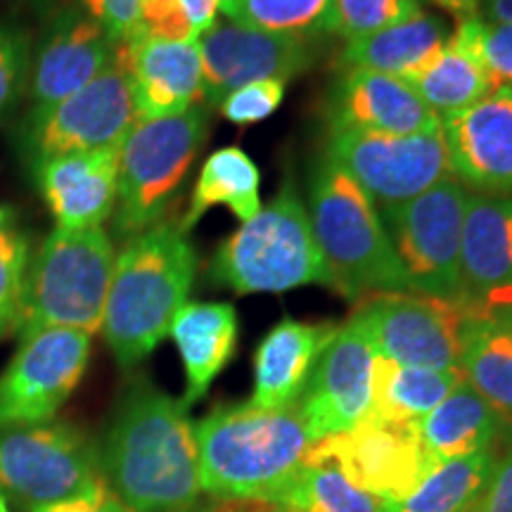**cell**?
Returning <instances> with one entry per match:
<instances>
[{
  "label": "cell",
  "instance_id": "obj_1",
  "mask_svg": "<svg viewBox=\"0 0 512 512\" xmlns=\"http://www.w3.org/2000/svg\"><path fill=\"white\" fill-rule=\"evenodd\" d=\"M107 489L133 512H190L202 496L188 406L136 377L98 444Z\"/></svg>",
  "mask_w": 512,
  "mask_h": 512
},
{
  "label": "cell",
  "instance_id": "obj_2",
  "mask_svg": "<svg viewBox=\"0 0 512 512\" xmlns=\"http://www.w3.org/2000/svg\"><path fill=\"white\" fill-rule=\"evenodd\" d=\"M202 494L219 501L268 503L285 491L306 465L311 437L290 408L226 403L195 422Z\"/></svg>",
  "mask_w": 512,
  "mask_h": 512
},
{
  "label": "cell",
  "instance_id": "obj_3",
  "mask_svg": "<svg viewBox=\"0 0 512 512\" xmlns=\"http://www.w3.org/2000/svg\"><path fill=\"white\" fill-rule=\"evenodd\" d=\"M195 273L197 252L181 226L162 221L124 240L102 318V335L121 368L140 366L169 337Z\"/></svg>",
  "mask_w": 512,
  "mask_h": 512
},
{
  "label": "cell",
  "instance_id": "obj_4",
  "mask_svg": "<svg viewBox=\"0 0 512 512\" xmlns=\"http://www.w3.org/2000/svg\"><path fill=\"white\" fill-rule=\"evenodd\" d=\"M309 219L330 275V287L349 302L377 292H411L366 190L325 155L309 176Z\"/></svg>",
  "mask_w": 512,
  "mask_h": 512
},
{
  "label": "cell",
  "instance_id": "obj_5",
  "mask_svg": "<svg viewBox=\"0 0 512 512\" xmlns=\"http://www.w3.org/2000/svg\"><path fill=\"white\" fill-rule=\"evenodd\" d=\"M114 261V242L102 226L55 228L29 256L10 330L19 339L50 328L100 332Z\"/></svg>",
  "mask_w": 512,
  "mask_h": 512
},
{
  "label": "cell",
  "instance_id": "obj_6",
  "mask_svg": "<svg viewBox=\"0 0 512 512\" xmlns=\"http://www.w3.org/2000/svg\"><path fill=\"white\" fill-rule=\"evenodd\" d=\"M209 278L238 294L287 292L304 285L330 287L309 209L297 185L285 181L271 207L261 209L223 242L211 261Z\"/></svg>",
  "mask_w": 512,
  "mask_h": 512
},
{
  "label": "cell",
  "instance_id": "obj_7",
  "mask_svg": "<svg viewBox=\"0 0 512 512\" xmlns=\"http://www.w3.org/2000/svg\"><path fill=\"white\" fill-rule=\"evenodd\" d=\"M209 133V107L138 119L119 145L114 235L133 238L162 223Z\"/></svg>",
  "mask_w": 512,
  "mask_h": 512
},
{
  "label": "cell",
  "instance_id": "obj_8",
  "mask_svg": "<svg viewBox=\"0 0 512 512\" xmlns=\"http://www.w3.org/2000/svg\"><path fill=\"white\" fill-rule=\"evenodd\" d=\"M105 486L98 444L62 420L0 430V494L38 510Z\"/></svg>",
  "mask_w": 512,
  "mask_h": 512
},
{
  "label": "cell",
  "instance_id": "obj_9",
  "mask_svg": "<svg viewBox=\"0 0 512 512\" xmlns=\"http://www.w3.org/2000/svg\"><path fill=\"white\" fill-rule=\"evenodd\" d=\"M467 190L444 178L413 200L380 209V219L408 290L460 304V245H463Z\"/></svg>",
  "mask_w": 512,
  "mask_h": 512
},
{
  "label": "cell",
  "instance_id": "obj_10",
  "mask_svg": "<svg viewBox=\"0 0 512 512\" xmlns=\"http://www.w3.org/2000/svg\"><path fill=\"white\" fill-rule=\"evenodd\" d=\"M351 316L361 320L377 356L401 366L460 370L472 318L463 304L415 292H377L363 297Z\"/></svg>",
  "mask_w": 512,
  "mask_h": 512
},
{
  "label": "cell",
  "instance_id": "obj_11",
  "mask_svg": "<svg viewBox=\"0 0 512 512\" xmlns=\"http://www.w3.org/2000/svg\"><path fill=\"white\" fill-rule=\"evenodd\" d=\"M328 157L366 190L377 209L396 207L451 178L439 131L394 136L373 131H332Z\"/></svg>",
  "mask_w": 512,
  "mask_h": 512
},
{
  "label": "cell",
  "instance_id": "obj_12",
  "mask_svg": "<svg viewBox=\"0 0 512 512\" xmlns=\"http://www.w3.org/2000/svg\"><path fill=\"white\" fill-rule=\"evenodd\" d=\"M136 121L131 88L114 50V60L91 83L43 119L19 128V145L29 166L72 152L117 150Z\"/></svg>",
  "mask_w": 512,
  "mask_h": 512
},
{
  "label": "cell",
  "instance_id": "obj_13",
  "mask_svg": "<svg viewBox=\"0 0 512 512\" xmlns=\"http://www.w3.org/2000/svg\"><path fill=\"white\" fill-rule=\"evenodd\" d=\"M91 337L50 328L19 339L17 354L0 373V430L55 420L83 380Z\"/></svg>",
  "mask_w": 512,
  "mask_h": 512
},
{
  "label": "cell",
  "instance_id": "obj_14",
  "mask_svg": "<svg viewBox=\"0 0 512 512\" xmlns=\"http://www.w3.org/2000/svg\"><path fill=\"white\" fill-rule=\"evenodd\" d=\"M306 463L335 467L358 489L396 503L420 484L434 460L415 425L366 418L347 432L313 441Z\"/></svg>",
  "mask_w": 512,
  "mask_h": 512
},
{
  "label": "cell",
  "instance_id": "obj_15",
  "mask_svg": "<svg viewBox=\"0 0 512 512\" xmlns=\"http://www.w3.org/2000/svg\"><path fill=\"white\" fill-rule=\"evenodd\" d=\"M375 361L377 351L366 328L351 316L330 339L297 401L311 441L347 432L368 418Z\"/></svg>",
  "mask_w": 512,
  "mask_h": 512
},
{
  "label": "cell",
  "instance_id": "obj_16",
  "mask_svg": "<svg viewBox=\"0 0 512 512\" xmlns=\"http://www.w3.org/2000/svg\"><path fill=\"white\" fill-rule=\"evenodd\" d=\"M202 57L204 105L216 107L228 93L247 83H287L304 74L316 60L306 36L273 34L242 24L216 22L197 38Z\"/></svg>",
  "mask_w": 512,
  "mask_h": 512
},
{
  "label": "cell",
  "instance_id": "obj_17",
  "mask_svg": "<svg viewBox=\"0 0 512 512\" xmlns=\"http://www.w3.org/2000/svg\"><path fill=\"white\" fill-rule=\"evenodd\" d=\"M114 50L117 43L81 8L57 12L31 62L29 110L22 126L43 119L62 100L91 83L114 60Z\"/></svg>",
  "mask_w": 512,
  "mask_h": 512
},
{
  "label": "cell",
  "instance_id": "obj_18",
  "mask_svg": "<svg viewBox=\"0 0 512 512\" xmlns=\"http://www.w3.org/2000/svg\"><path fill=\"white\" fill-rule=\"evenodd\" d=\"M138 119H159L204 105L197 41H174L140 29L117 43Z\"/></svg>",
  "mask_w": 512,
  "mask_h": 512
},
{
  "label": "cell",
  "instance_id": "obj_19",
  "mask_svg": "<svg viewBox=\"0 0 512 512\" xmlns=\"http://www.w3.org/2000/svg\"><path fill=\"white\" fill-rule=\"evenodd\" d=\"M441 136L453 176L484 195H512V91L441 119Z\"/></svg>",
  "mask_w": 512,
  "mask_h": 512
},
{
  "label": "cell",
  "instance_id": "obj_20",
  "mask_svg": "<svg viewBox=\"0 0 512 512\" xmlns=\"http://www.w3.org/2000/svg\"><path fill=\"white\" fill-rule=\"evenodd\" d=\"M325 119L332 131H373L411 136L441 128L437 112L399 76L368 69H347L325 100Z\"/></svg>",
  "mask_w": 512,
  "mask_h": 512
},
{
  "label": "cell",
  "instance_id": "obj_21",
  "mask_svg": "<svg viewBox=\"0 0 512 512\" xmlns=\"http://www.w3.org/2000/svg\"><path fill=\"white\" fill-rule=\"evenodd\" d=\"M512 294V195H470L460 245V304L482 316Z\"/></svg>",
  "mask_w": 512,
  "mask_h": 512
},
{
  "label": "cell",
  "instance_id": "obj_22",
  "mask_svg": "<svg viewBox=\"0 0 512 512\" xmlns=\"http://www.w3.org/2000/svg\"><path fill=\"white\" fill-rule=\"evenodd\" d=\"M31 169L55 228H95L112 216L117 204L119 147L48 157L31 164Z\"/></svg>",
  "mask_w": 512,
  "mask_h": 512
},
{
  "label": "cell",
  "instance_id": "obj_23",
  "mask_svg": "<svg viewBox=\"0 0 512 512\" xmlns=\"http://www.w3.org/2000/svg\"><path fill=\"white\" fill-rule=\"evenodd\" d=\"M339 325L280 320L261 339L254 354L252 403L268 411L290 408L302 399L318 358L323 356Z\"/></svg>",
  "mask_w": 512,
  "mask_h": 512
},
{
  "label": "cell",
  "instance_id": "obj_24",
  "mask_svg": "<svg viewBox=\"0 0 512 512\" xmlns=\"http://www.w3.org/2000/svg\"><path fill=\"white\" fill-rule=\"evenodd\" d=\"M183 361V403L192 406L209 392L238 349V311L226 302H188L169 330Z\"/></svg>",
  "mask_w": 512,
  "mask_h": 512
},
{
  "label": "cell",
  "instance_id": "obj_25",
  "mask_svg": "<svg viewBox=\"0 0 512 512\" xmlns=\"http://www.w3.org/2000/svg\"><path fill=\"white\" fill-rule=\"evenodd\" d=\"M418 437L434 463L465 458L494 448L505 430V420L465 380L418 425Z\"/></svg>",
  "mask_w": 512,
  "mask_h": 512
},
{
  "label": "cell",
  "instance_id": "obj_26",
  "mask_svg": "<svg viewBox=\"0 0 512 512\" xmlns=\"http://www.w3.org/2000/svg\"><path fill=\"white\" fill-rule=\"evenodd\" d=\"M446 41L448 27L444 19L418 12L394 27L351 38L339 55V64L344 69H368V72L399 76L406 81L432 55H437Z\"/></svg>",
  "mask_w": 512,
  "mask_h": 512
},
{
  "label": "cell",
  "instance_id": "obj_27",
  "mask_svg": "<svg viewBox=\"0 0 512 512\" xmlns=\"http://www.w3.org/2000/svg\"><path fill=\"white\" fill-rule=\"evenodd\" d=\"M460 380V370L401 366L377 356L368 418L392 425H418L453 392Z\"/></svg>",
  "mask_w": 512,
  "mask_h": 512
},
{
  "label": "cell",
  "instance_id": "obj_28",
  "mask_svg": "<svg viewBox=\"0 0 512 512\" xmlns=\"http://www.w3.org/2000/svg\"><path fill=\"white\" fill-rule=\"evenodd\" d=\"M261 174L240 147H221L204 162L195 190H192L190 207L185 211L181 230H188L202 219L211 207H228L242 223L252 221L261 211L259 197Z\"/></svg>",
  "mask_w": 512,
  "mask_h": 512
},
{
  "label": "cell",
  "instance_id": "obj_29",
  "mask_svg": "<svg viewBox=\"0 0 512 512\" xmlns=\"http://www.w3.org/2000/svg\"><path fill=\"white\" fill-rule=\"evenodd\" d=\"M460 373L512 425V335L496 320L472 313L465 328Z\"/></svg>",
  "mask_w": 512,
  "mask_h": 512
},
{
  "label": "cell",
  "instance_id": "obj_30",
  "mask_svg": "<svg viewBox=\"0 0 512 512\" xmlns=\"http://www.w3.org/2000/svg\"><path fill=\"white\" fill-rule=\"evenodd\" d=\"M406 83L439 119L463 112L491 93L479 62L453 36Z\"/></svg>",
  "mask_w": 512,
  "mask_h": 512
},
{
  "label": "cell",
  "instance_id": "obj_31",
  "mask_svg": "<svg viewBox=\"0 0 512 512\" xmlns=\"http://www.w3.org/2000/svg\"><path fill=\"white\" fill-rule=\"evenodd\" d=\"M494 448L434 463L411 494L392 503L389 512H475L494 467Z\"/></svg>",
  "mask_w": 512,
  "mask_h": 512
},
{
  "label": "cell",
  "instance_id": "obj_32",
  "mask_svg": "<svg viewBox=\"0 0 512 512\" xmlns=\"http://www.w3.org/2000/svg\"><path fill=\"white\" fill-rule=\"evenodd\" d=\"M275 512H389L392 503L358 489L330 465L306 463L271 503Z\"/></svg>",
  "mask_w": 512,
  "mask_h": 512
},
{
  "label": "cell",
  "instance_id": "obj_33",
  "mask_svg": "<svg viewBox=\"0 0 512 512\" xmlns=\"http://www.w3.org/2000/svg\"><path fill=\"white\" fill-rule=\"evenodd\" d=\"M332 0H221L230 22L273 34H325Z\"/></svg>",
  "mask_w": 512,
  "mask_h": 512
},
{
  "label": "cell",
  "instance_id": "obj_34",
  "mask_svg": "<svg viewBox=\"0 0 512 512\" xmlns=\"http://www.w3.org/2000/svg\"><path fill=\"white\" fill-rule=\"evenodd\" d=\"M453 38L479 62L491 93L512 91V24L489 22L482 17L465 19Z\"/></svg>",
  "mask_w": 512,
  "mask_h": 512
},
{
  "label": "cell",
  "instance_id": "obj_35",
  "mask_svg": "<svg viewBox=\"0 0 512 512\" xmlns=\"http://www.w3.org/2000/svg\"><path fill=\"white\" fill-rule=\"evenodd\" d=\"M418 0H332L325 34L361 38L418 15Z\"/></svg>",
  "mask_w": 512,
  "mask_h": 512
},
{
  "label": "cell",
  "instance_id": "obj_36",
  "mask_svg": "<svg viewBox=\"0 0 512 512\" xmlns=\"http://www.w3.org/2000/svg\"><path fill=\"white\" fill-rule=\"evenodd\" d=\"M31 76L29 36L12 24L0 22V124L17 110L27 95Z\"/></svg>",
  "mask_w": 512,
  "mask_h": 512
},
{
  "label": "cell",
  "instance_id": "obj_37",
  "mask_svg": "<svg viewBox=\"0 0 512 512\" xmlns=\"http://www.w3.org/2000/svg\"><path fill=\"white\" fill-rule=\"evenodd\" d=\"M29 256L27 235L10 226L0 230V337L10 330L15 318Z\"/></svg>",
  "mask_w": 512,
  "mask_h": 512
},
{
  "label": "cell",
  "instance_id": "obj_38",
  "mask_svg": "<svg viewBox=\"0 0 512 512\" xmlns=\"http://www.w3.org/2000/svg\"><path fill=\"white\" fill-rule=\"evenodd\" d=\"M285 83L280 81H259L235 88L221 100L219 110L223 117L238 126H249L264 121L283 105Z\"/></svg>",
  "mask_w": 512,
  "mask_h": 512
},
{
  "label": "cell",
  "instance_id": "obj_39",
  "mask_svg": "<svg viewBox=\"0 0 512 512\" xmlns=\"http://www.w3.org/2000/svg\"><path fill=\"white\" fill-rule=\"evenodd\" d=\"M81 10L114 43L126 41L143 29V0H81Z\"/></svg>",
  "mask_w": 512,
  "mask_h": 512
},
{
  "label": "cell",
  "instance_id": "obj_40",
  "mask_svg": "<svg viewBox=\"0 0 512 512\" xmlns=\"http://www.w3.org/2000/svg\"><path fill=\"white\" fill-rule=\"evenodd\" d=\"M475 512H512V425L496 441L494 467Z\"/></svg>",
  "mask_w": 512,
  "mask_h": 512
},
{
  "label": "cell",
  "instance_id": "obj_41",
  "mask_svg": "<svg viewBox=\"0 0 512 512\" xmlns=\"http://www.w3.org/2000/svg\"><path fill=\"white\" fill-rule=\"evenodd\" d=\"M174 12L188 29L192 41H197L202 34L216 24V15L221 10V0H171Z\"/></svg>",
  "mask_w": 512,
  "mask_h": 512
},
{
  "label": "cell",
  "instance_id": "obj_42",
  "mask_svg": "<svg viewBox=\"0 0 512 512\" xmlns=\"http://www.w3.org/2000/svg\"><path fill=\"white\" fill-rule=\"evenodd\" d=\"M31 512H133L128 510L117 496L112 494L107 486L91 491V494L72 498V501H62L55 505H46V508H38Z\"/></svg>",
  "mask_w": 512,
  "mask_h": 512
},
{
  "label": "cell",
  "instance_id": "obj_43",
  "mask_svg": "<svg viewBox=\"0 0 512 512\" xmlns=\"http://www.w3.org/2000/svg\"><path fill=\"white\" fill-rule=\"evenodd\" d=\"M434 3L451 12L453 17H458L460 22L479 17V10H482V0H434Z\"/></svg>",
  "mask_w": 512,
  "mask_h": 512
},
{
  "label": "cell",
  "instance_id": "obj_44",
  "mask_svg": "<svg viewBox=\"0 0 512 512\" xmlns=\"http://www.w3.org/2000/svg\"><path fill=\"white\" fill-rule=\"evenodd\" d=\"M489 22L512 24V0H482V10Z\"/></svg>",
  "mask_w": 512,
  "mask_h": 512
},
{
  "label": "cell",
  "instance_id": "obj_45",
  "mask_svg": "<svg viewBox=\"0 0 512 512\" xmlns=\"http://www.w3.org/2000/svg\"><path fill=\"white\" fill-rule=\"evenodd\" d=\"M482 316L496 320V323H501L503 328L512 335V294H510V297H505L503 302H498L496 306H491V309L486 311V313H482Z\"/></svg>",
  "mask_w": 512,
  "mask_h": 512
},
{
  "label": "cell",
  "instance_id": "obj_46",
  "mask_svg": "<svg viewBox=\"0 0 512 512\" xmlns=\"http://www.w3.org/2000/svg\"><path fill=\"white\" fill-rule=\"evenodd\" d=\"M8 211H5L3 207H0V230H3V228H8Z\"/></svg>",
  "mask_w": 512,
  "mask_h": 512
},
{
  "label": "cell",
  "instance_id": "obj_47",
  "mask_svg": "<svg viewBox=\"0 0 512 512\" xmlns=\"http://www.w3.org/2000/svg\"><path fill=\"white\" fill-rule=\"evenodd\" d=\"M0 512H12L10 505H8V498L0 494Z\"/></svg>",
  "mask_w": 512,
  "mask_h": 512
},
{
  "label": "cell",
  "instance_id": "obj_48",
  "mask_svg": "<svg viewBox=\"0 0 512 512\" xmlns=\"http://www.w3.org/2000/svg\"><path fill=\"white\" fill-rule=\"evenodd\" d=\"M190 512H195V508H192ZM200 512H228V510H200Z\"/></svg>",
  "mask_w": 512,
  "mask_h": 512
},
{
  "label": "cell",
  "instance_id": "obj_49",
  "mask_svg": "<svg viewBox=\"0 0 512 512\" xmlns=\"http://www.w3.org/2000/svg\"><path fill=\"white\" fill-rule=\"evenodd\" d=\"M228 512H233V510H228ZM238 512H247V510H238Z\"/></svg>",
  "mask_w": 512,
  "mask_h": 512
},
{
  "label": "cell",
  "instance_id": "obj_50",
  "mask_svg": "<svg viewBox=\"0 0 512 512\" xmlns=\"http://www.w3.org/2000/svg\"><path fill=\"white\" fill-rule=\"evenodd\" d=\"M418 3H420V0H418Z\"/></svg>",
  "mask_w": 512,
  "mask_h": 512
}]
</instances>
